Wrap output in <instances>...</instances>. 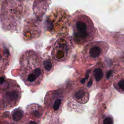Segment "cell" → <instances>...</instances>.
Returning <instances> with one entry per match:
<instances>
[{"instance_id":"cell-6","label":"cell","mask_w":124,"mask_h":124,"mask_svg":"<svg viewBox=\"0 0 124 124\" xmlns=\"http://www.w3.org/2000/svg\"><path fill=\"white\" fill-rule=\"evenodd\" d=\"M108 49V46L106 42L97 41L89 43L83 49V58L87 62H94L103 57Z\"/></svg>"},{"instance_id":"cell-12","label":"cell","mask_w":124,"mask_h":124,"mask_svg":"<svg viewBox=\"0 0 124 124\" xmlns=\"http://www.w3.org/2000/svg\"><path fill=\"white\" fill-rule=\"evenodd\" d=\"M107 71L105 72L103 69V66H95L93 70H91L92 75L95 84L98 83L99 84V83L103 81L104 78L106 79Z\"/></svg>"},{"instance_id":"cell-17","label":"cell","mask_w":124,"mask_h":124,"mask_svg":"<svg viewBox=\"0 0 124 124\" xmlns=\"http://www.w3.org/2000/svg\"><path fill=\"white\" fill-rule=\"evenodd\" d=\"M103 123L104 124H113V119L111 116H107L103 120Z\"/></svg>"},{"instance_id":"cell-3","label":"cell","mask_w":124,"mask_h":124,"mask_svg":"<svg viewBox=\"0 0 124 124\" xmlns=\"http://www.w3.org/2000/svg\"><path fill=\"white\" fill-rule=\"evenodd\" d=\"M73 31V40L77 45L82 46L93 41L97 31L91 18L85 14L77 12L72 21Z\"/></svg>"},{"instance_id":"cell-11","label":"cell","mask_w":124,"mask_h":124,"mask_svg":"<svg viewBox=\"0 0 124 124\" xmlns=\"http://www.w3.org/2000/svg\"><path fill=\"white\" fill-rule=\"evenodd\" d=\"M73 97L74 99L80 104H85L89 100V93L85 87L76 89L73 93Z\"/></svg>"},{"instance_id":"cell-18","label":"cell","mask_w":124,"mask_h":124,"mask_svg":"<svg viewBox=\"0 0 124 124\" xmlns=\"http://www.w3.org/2000/svg\"><path fill=\"white\" fill-rule=\"evenodd\" d=\"M19 0L22 1H26V0Z\"/></svg>"},{"instance_id":"cell-7","label":"cell","mask_w":124,"mask_h":124,"mask_svg":"<svg viewBox=\"0 0 124 124\" xmlns=\"http://www.w3.org/2000/svg\"><path fill=\"white\" fill-rule=\"evenodd\" d=\"M73 45L70 39L61 37L55 42L52 50L53 59L58 62L66 61L72 52Z\"/></svg>"},{"instance_id":"cell-1","label":"cell","mask_w":124,"mask_h":124,"mask_svg":"<svg viewBox=\"0 0 124 124\" xmlns=\"http://www.w3.org/2000/svg\"><path fill=\"white\" fill-rule=\"evenodd\" d=\"M19 77L31 90L35 91L41 85L44 77L43 62L36 52L28 50L19 57Z\"/></svg>"},{"instance_id":"cell-14","label":"cell","mask_w":124,"mask_h":124,"mask_svg":"<svg viewBox=\"0 0 124 124\" xmlns=\"http://www.w3.org/2000/svg\"><path fill=\"white\" fill-rule=\"evenodd\" d=\"M9 56L8 50L4 46H0V64L3 63L5 61L8 60Z\"/></svg>"},{"instance_id":"cell-5","label":"cell","mask_w":124,"mask_h":124,"mask_svg":"<svg viewBox=\"0 0 124 124\" xmlns=\"http://www.w3.org/2000/svg\"><path fill=\"white\" fill-rule=\"evenodd\" d=\"M21 91L18 84L13 80L0 78V109H10L18 104Z\"/></svg>"},{"instance_id":"cell-9","label":"cell","mask_w":124,"mask_h":124,"mask_svg":"<svg viewBox=\"0 0 124 124\" xmlns=\"http://www.w3.org/2000/svg\"><path fill=\"white\" fill-rule=\"evenodd\" d=\"M41 33L40 23L34 18H28L25 21L22 30L23 39L31 41L39 37Z\"/></svg>"},{"instance_id":"cell-10","label":"cell","mask_w":124,"mask_h":124,"mask_svg":"<svg viewBox=\"0 0 124 124\" xmlns=\"http://www.w3.org/2000/svg\"><path fill=\"white\" fill-rule=\"evenodd\" d=\"M27 116L32 121V123H36L39 121L43 114L42 108L37 104H31L27 108Z\"/></svg>"},{"instance_id":"cell-2","label":"cell","mask_w":124,"mask_h":124,"mask_svg":"<svg viewBox=\"0 0 124 124\" xmlns=\"http://www.w3.org/2000/svg\"><path fill=\"white\" fill-rule=\"evenodd\" d=\"M19 0H5L0 13L1 26L5 31L19 30L22 19L25 16L26 10Z\"/></svg>"},{"instance_id":"cell-13","label":"cell","mask_w":124,"mask_h":124,"mask_svg":"<svg viewBox=\"0 0 124 124\" xmlns=\"http://www.w3.org/2000/svg\"><path fill=\"white\" fill-rule=\"evenodd\" d=\"M115 89L119 93H124V76H119L116 78L114 84Z\"/></svg>"},{"instance_id":"cell-15","label":"cell","mask_w":124,"mask_h":124,"mask_svg":"<svg viewBox=\"0 0 124 124\" xmlns=\"http://www.w3.org/2000/svg\"><path fill=\"white\" fill-rule=\"evenodd\" d=\"M12 117L13 121L16 122H19L23 117V112L21 109L19 108L15 109L12 112Z\"/></svg>"},{"instance_id":"cell-16","label":"cell","mask_w":124,"mask_h":124,"mask_svg":"<svg viewBox=\"0 0 124 124\" xmlns=\"http://www.w3.org/2000/svg\"><path fill=\"white\" fill-rule=\"evenodd\" d=\"M42 62L43 66L46 71H47V72H50L52 70L53 65L51 61L49 58L46 59L43 61V62Z\"/></svg>"},{"instance_id":"cell-4","label":"cell","mask_w":124,"mask_h":124,"mask_svg":"<svg viewBox=\"0 0 124 124\" xmlns=\"http://www.w3.org/2000/svg\"><path fill=\"white\" fill-rule=\"evenodd\" d=\"M72 22L68 12L60 7L53 8L46 16L45 22V29L50 35L57 37L67 34Z\"/></svg>"},{"instance_id":"cell-8","label":"cell","mask_w":124,"mask_h":124,"mask_svg":"<svg viewBox=\"0 0 124 124\" xmlns=\"http://www.w3.org/2000/svg\"><path fill=\"white\" fill-rule=\"evenodd\" d=\"M64 97L59 90L51 91L47 93L45 99L46 108L47 111L56 113L60 111Z\"/></svg>"}]
</instances>
